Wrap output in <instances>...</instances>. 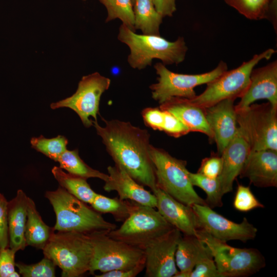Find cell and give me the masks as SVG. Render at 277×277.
<instances>
[{"instance_id": "23", "label": "cell", "mask_w": 277, "mask_h": 277, "mask_svg": "<svg viewBox=\"0 0 277 277\" xmlns=\"http://www.w3.org/2000/svg\"><path fill=\"white\" fill-rule=\"evenodd\" d=\"M206 249L207 246L196 236L182 234L175 253L176 265L180 271L174 277H189L198 260Z\"/></svg>"}, {"instance_id": "9", "label": "cell", "mask_w": 277, "mask_h": 277, "mask_svg": "<svg viewBox=\"0 0 277 277\" xmlns=\"http://www.w3.org/2000/svg\"><path fill=\"white\" fill-rule=\"evenodd\" d=\"M92 244V255L89 272L102 273L116 270L130 269L145 263L142 249L109 237L107 233L89 234Z\"/></svg>"}, {"instance_id": "22", "label": "cell", "mask_w": 277, "mask_h": 277, "mask_svg": "<svg viewBox=\"0 0 277 277\" xmlns=\"http://www.w3.org/2000/svg\"><path fill=\"white\" fill-rule=\"evenodd\" d=\"M28 197L22 190L19 189L16 196L8 202L9 247L15 252L23 250L27 246L25 231Z\"/></svg>"}, {"instance_id": "26", "label": "cell", "mask_w": 277, "mask_h": 277, "mask_svg": "<svg viewBox=\"0 0 277 277\" xmlns=\"http://www.w3.org/2000/svg\"><path fill=\"white\" fill-rule=\"evenodd\" d=\"M134 28L143 34L160 35L163 16L155 9L152 0H135L133 4Z\"/></svg>"}, {"instance_id": "7", "label": "cell", "mask_w": 277, "mask_h": 277, "mask_svg": "<svg viewBox=\"0 0 277 277\" xmlns=\"http://www.w3.org/2000/svg\"><path fill=\"white\" fill-rule=\"evenodd\" d=\"M275 51L269 48L252 58L243 62L231 70H226L220 76L207 84L206 89L192 99V103L203 109L210 107L224 100H235L241 98L247 90L250 83L252 70L261 61L269 59Z\"/></svg>"}, {"instance_id": "13", "label": "cell", "mask_w": 277, "mask_h": 277, "mask_svg": "<svg viewBox=\"0 0 277 277\" xmlns=\"http://www.w3.org/2000/svg\"><path fill=\"white\" fill-rule=\"evenodd\" d=\"M191 206L196 216L197 229L203 230L217 239L226 242L239 240L245 243L256 236L257 228L246 217L240 223H236L207 205L195 204Z\"/></svg>"}, {"instance_id": "10", "label": "cell", "mask_w": 277, "mask_h": 277, "mask_svg": "<svg viewBox=\"0 0 277 277\" xmlns=\"http://www.w3.org/2000/svg\"><path fill=\"white\" fill-rule=\"evenodd\" d=\"M173 228L155 208L138 204L119 228L111 231L107 235L143 250Z\"/></svg>"}, {"instance_id": "18", "label": "cell", "mask_w": 277, "mask_h": 277, "mask_svg": "<svg viewBox=\"0 0 277 277\" xmlns=\"http://www.w3.org/2000/svg\"><path fill=\"white\" fill-rule=\"evenodd\" d=\"M261 188L277 186V151L263 150L250 152L239 175Z\"/></svg>"}, {"instance_id": "43", "label": "cell", "mask_w": 277, "mask_h": 277, "mask_svg": "<svg viewBox=\"0 0 277 277\" xmlns=\"http://www.w3.org/2000/svg\"><path fill=\"white\" fill-rule=\"evenodd\" d=\"M83 1H86V0H83Z\"/></svg>"}, {"instance_id": "36", "label": "cell", "mask_w": 277, "mask_h": 277, "mask_svg": "<svg viewBox=\"0 0 277 277\" xmlns=\"http://www.w3.org/2000/svg\"><path fill=\"white\" fill-rule=\"evenodd\" d=\"M189 277H221L207 247L196 262Z\"/></svg>"}, {"instance_id": "15", "label": "cell", "mask_w": 277, "mask_h": 277, "mask_svg": "<svg viewBox=\"0 0 277 277\" xmlns=\"http://www.w3.org/2000/svg\"><path fill=\"white\" fill-rule=\"evenodd\" d=\"M234 101L231 98L224 100L203 109L220 155L237 132Z\"/></svg>"}, {"instance_id": "33", "label": "cell", "mask_w": 277, "mask_h": 277, "mask_svg": "<svg viewBox=\"0 0 277 277\" xmlns=\"http://www.w3.org/2000/svg\"><path fill=\"white\" fill-rule=\"evenodd\" d=\"M68 144V140L63 135L51 138L41 135L32 137L30 140L32 148L55 162H57L61 155L67 150Z\"/></svg>"}, {"instance_id": "30", "label": "cell", "mask_w": 277, "mask_h": 277, "mask_svg": "<svg viewBox=\"0 0 277 277\" xmlns=\"http://www.w3.org/2000/svg\"><path fill=\"white\" fill-rule=\"evenodd\" d=\"M189 180L193 186L203 189L206 193L205 200L207 206L211 208L223 206L222 192L220 182L218 177L209 178L198 172H188Z\"/></svg>"}, {"instance_id": "28", "label": "cell", "mask_w": 277, "mask_h": 277, "mask_svg": "<svg viewBox=\"0 0 277 277\" xmlns=\"http://www.w3.org/2000/svg\"><path fill=\"white\" fill-rule=\"evenodd\" d=\"M99 213H110L118 222L125 221L137 208L138 204L119 197L110 198L97 193L90 204Z\"/></svg>"}, {"instance_id": "25", "label": "cell", "mask_w": 277, "mask_h": 277, "mask_svg": "<svg viewBox=\"0 0 277 277\" xmlns=\"http://www.w3.org/2000/svg\"><path fill=\"white\" fill-rule=\"evenodd\" d=\"M54 231L53 228L44 223L36 208L35 203L28 197L25 231L26 246L43 250Z\"/></svg>"}, {"instance_id": "20", "label": "cell", "mask_w": 277, "mask_h": 277, "mask_svg": "<svg viewBox=\"0 0 277 277\" xmlns=\"http://www.w3.org/2000/svg\"><path fill=\"white\" fill-rule=\"evenodd\" d=\"M250 153L248 144L238 128L237 132L221 154L223 167L219 179L223 194L230 192Z\"/></svg>"}, {"instance_id": "35", "label": "cell", "mask_w": 277, "mask_h": 277, "mask_svg": "<svg viewBox=\"0 0 277 277\" xmlns=\"http://www.w3.org/2000/svg\"><path fill=\"white\" fill-rule=\"evenodd\" d=\"M234 209L241 212H248L264 206L254 196L249 186L238 185L233 202Z\"/></svg>"}, {"instance_id": "32", "label": "cell", "mask_w": 277, "mask_h": 277, "mask_svg": "<svg viewBox=\"0 0 277 277\" xmlns=\"http://www.w3.org/2000/svg\"><path fill=\"white\" fill-rule=\"evenodd\" d=\"M272 0H225L246 18L258 20L268 17Z\"/></svg>"}, {"instance_id": "24", "label": "cell", "mask_w": 277, "mask_h": 277, "mask_svg": "<svg viewBox=\"0 0 277 277\" xmlns=\"http://www.w3.org/2000/svg\"><path fill=\"white\" fill-rule=\"evenodd\" d=\"M145 124L155 130L179 137L188 133V129L174 115L160 107H148L142 111Z\"/></svg>"}, {"instance_id": "4", "label": "cell", "mask_w": 277, "mask_h": 277, "mask_svg": "<svg viewBox=\"0 0 277 277\" xmlns=\"http://www.w3.org/2000/svg\"><path fill=\"white\" fill-rule=\"evenodd\" d=\"M43 251L44 257L62 269V276H81L89 271L92 244L89 234L54 231Z\"/></svg>"}, {"instance_id": "39", "label": "cell", "mask_w": 277, "mask_h": 277, "mask_svg": "<svg viewBox=\"0 0 277 277\" xmlns=\"http://www.w3.org/2000/svg\"><path fill=\"white\" fill-rule=\"evenodd\" d=\"M8 202L0 193V248L9 247L8 228Z\"/></svg>"}, {"instance_id": "12", "label": "cell", "mask_w": 277, "mask_h": 277, "mask_svg": "<svg viewBox=\"0 0 277 277\" xmlns=\"http://www.w3.org/2000/svg\"><path fill=\"white\" fill-rule=\"evenodd\" d=\"M110 78L96 72L84 76L78 84L76 92L71 96L57 102L52 103V109L68 108L80 117L86 127L92 126L91 117L97 121L101 97L110 87Z\"/></svg>"}, {"instance_id": "5", "label": "cell", "mask_w": 277, "mask_h": 277, "mask_svg": "<svg viewBox=\"0 0 277 277\" xmlns=\"http://www.w3.org/2000/svg\"><path fill=\"white\" fill-rule=\"evenodd\" d=\"M150 155L154 167L157 187L184 204L207 205L193 188L185 161L174 157L164 149L152 145Z\"/></svg>"}, {"instance_id": "3", "label": "cell", "mask_w": 277, "mask_h": 277, "mask_svg": "<svg viewBox=\"0 0 277 277\" xmlns=\"http://www.w3.org/2000/svg\"><path fill=\"white\" fill-rule=\"evenodd\" d=\"M117 38L130 49V66L139 70L150 66L154 58L161 60L165 65L179 64L184 61L188 50L183 37L170 42L160 35L136 34L123 24Z\"/></svg>"}, {"instance_id": "16", "label": "cell", "mask_w": 277, "mask_h": 277, "mask_svg": "<svg viewBox=\"0 0 277 277\" xmlns=\"http://www.w3.org/2000/svg\"><path fill=\"white\" fill-rule=\"evenodd\" d=\"M235 105L236 110L245 108L257 100H267L277 108V61L265 66L253 68L250 76L249 86Z\"/></svg>"}, {"instance_id": "40", "label": "cell", "mask_w": 277, "mask_h": 277, "mask_svg": "<svg viewBox=\"0 0 277 277\" xmlns=\"http://www.w3.org/2000/svg\"><path fill=\"white\" fill-rule=\"evenodd\" d=\"M145 263L128 270H116L104 272L101 274L95 275L96 277H135L145 268Z\"/></svg>"}, {"instance_id": "2", "label": "cell", "mask_w": 277, "mask_h": 277, "mask_svg": "<svg viewBox=\"0 0 277 277\" xmlns=\"http://www.w3.org/2000/svg\"><path fill=\"white\" fill-rule=\"evenodd\" d=\"M45 197L53 207L57 231H74L86 234L96 232L108 233L116 225L106 221L101 214L60 186L47 191Z\"/></svg>"}, {"instance_id": "27", "label": "cell", "mask_w": 277, "mask_h": 277, "mask_svg": "<svg viewBox=\"0 0 277 277\" xmlns=\"http://www.w3.org/2000/svg\"><path fill=\"white\" fill-rule=\"evenodd\" d=\"M51 172L61 187L82 202L91 204L97 193L91 188L87 179L66 173L60 167H53Z\"/></svg>"}, {"instance_id": "31", "label": "cell", "mask_w": 277, "mask_h": 277, "mask_svg": "<svg viewBox=\"0 0 277 277\" xmlns=\"http://www.w3.org/2000/svg\"><path fill=\"white\" fill-rule=\"evenodd\" d=\"M103 4L108 12L106 19L107 23L118 18L130 29L134 28V15L132 0H98Z\"/></svg>"}, {"instance_id": "38", "label": "cell", "mask_w": 277, "mask_h": 277, "mask_svg": "<svg viewBox=\"0 0 277 277\" xmlns=\"http://www.w3.org/2000/svg\"><path fill=\"white\" fill-rule=\"evenodd\" d=\"M223 167L221 155H212L204 159L197 172L209 178L215 179L220 175Z\"/></svg>"}, {"instance_id": "6", "label": "cell", "mask_w": 277, "mask_h": 277, "mask_svg": "<svg viewBox=\"0 0 277 277\" xmlns=\"http://www.w3.org/2000/svg\"><path fill=\"white\" fill-rule=\"evenodd\" d=\"M196 236L209 249L221 277L248 276L266 265L264 257L256 249L232 247L199 229Z\"/></svg>"}, {"instance_id": "8", "label": "cell", "mask_w": 277, "mask_h": 277, "mask_svg": "<svg viewBox=\"0 0 277 277\" xmlns=\"http://www.w3.org/2000/svg\"><path fill=\"white\" fill-rule=\"evenodd\" d=\"M236 111L238 128L248 144L250 152L277 151V108L268 102L251 104Z\"/></svg>"}, {"instance_id": "11", "label": "cell", "mask_w": 277, "mask_h": 277, "mask_svg": "<svg viewBox=\"0 0 277 277\" xmlns=\"http://www.w3.org/2000/svg\"><path fill=\"white\" fill-rule=\"evenodd\" d=\"M154 67L157 82L150 85V89L152 97L160 104L173 97L192 99L196 95L195 87L207 84L227 70V64L222 61L211 71L196 74L173 72L162 63Z\"/></svg>"}, {"instance_id": "41", "label": "cell", "mask_w": 277, "mask_h": 277, "mask_svg": "<svg viewBox=\"0 0 277 277\" xmlns=\"http://www.w3.org/2000/svg\"><path fill=\"white\" fill-rule=\"evenodd\" d=\"M156 10L163 17L172 16L176 11V0H152Z\"/></svg>"}, {"instance_id": "14", "label": "cell", "mask_w": 277, "mask_h": 277, "mask_svg": "<svg viewBox=\"0 0 277 277\" xmlns=\"http://www.w3.org/2000/svg\"><path fill=\"white\" fill-rule=\"evenodd\" d=\"M181 235L178 229L173 228L143 249L145 258V276H174L179 271L175 253Z\"/></svg>"}, {"instance_id": "37", "label": "cell", "mask_w": 277, "mask_h": 277, "mask_svg": "<svg viewBox=\"0 0 277 277\" xmlns=\"http://www.w3.org/2000/svg\"><path fill=\"white\" fill-rule=\"evenodd\" d=\"M10 248H0V277H19L15 271V254Z\"/></svg>"}, {"instance_id": "19", "label": "cell", "mask_w": 277, "mask_h": 277, "mask_svg": "<svg viewBox=\"0 0 277 277\" xmlns=\"http://www.w3.org/2000/svg\"><path fill=\"white\" fill-rule=\"evenodd\" d=\"M107 170L109 177L103 187L105 191H115L121 200L156 208L157 200L154 193L145 189L124 169L115 165L108 166Z\"/></svg>"}, {"instance_id": "17", "label": "cell", "mask_w": 277, "mask_h": 277, "mask_svg": "<svg viewBox=\"0 0 277 277\" xmlns=\"http://www.w3.org/2000/svg\"><path fill=\"white\" fill-rule=\"evenodd\" d=\"M152 192L157 200L156 208L165 220L183 234L196 236L197 219L192 206L178 201L157 187Z\"/></svg>"}, {"instance_id": "21", "label": "cell", "mask_w": 277, "mask_h": 277, "mask_svg": "<svg viewBox=\"0 0 277 277\" xmlns=\"http://www.w3.org/2000/svg\"><path fill=\"white\" fill-rule=\"evenodd\" d=\"M159 107L177 117L190 131L199 132L213 141V134L205 117L204 109L188 99L173 97L160 104Z\"/></svg>"}, {"instance_id": "1", "label": "cell", "mask_w": 277, "mask_h": 277, "mask_svg": "<svg viewBox=\"0 0 277 277\" xmlns=\"http://www.w3.org/2000/svg\"><path fill=\"white\" fill-rule=\"evenodd\" d=\"M102 120L105 126H101L96 121L92 120V126L102 138L115 165L152 191L156 184L154 167L150 155L151 145L149 132L130 122Z\"/></svg>"}, {"instance_id": "34", "label": "cell", "mask_w": 277, "mask_h": 277, "mask_svg": "<svg viewBox=\"0 0 277 277\" xmlns=\"http://www.w3.org/2000/svg\"><path fill=\"white\" fill-rule=\"evenodd\" d=\"M19 273L24 277H54L55 265L50 259L44 257L40 262L31 265L21 262L15 263Z\"/></svg>"}, {"instance_id": "29", "label": "cell", "mask_w": 277, "mask_h": 277, "mask_svg": "<svg viewBox=\"0 0 277 277\" xmlns=\"http://www.w3.org/2000/svg\"><path fill=\"white\" fill-rule=\"evenodd\" d=\"M60 167L68 173L87 179L98 178L104 182L108 179V174L94 169L87 165L80 157L77 149L67 150L59 157L57 162Z\"/></svg>"}, {"instance_id": "42", "label": "cell", "mask_w": 277, "mask_h": 277, "mask_svg": "<svg viewBox=\"0 0 277 277\" xmlns=\"http://www.w3.org/2000/svg\"><path fill=\"white\" fill-rule=\"evenodd\" d=\"M135 1V0H132V4H133H133L134 3Z\"/></svg>"}]
</instances>
